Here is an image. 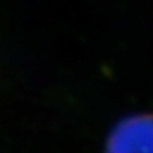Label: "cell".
<instances>
[{
  "label": "cell",
  "instance_id": "cell-1",
  "mask_svg": "<svg viewBox=\"0 0 153 153\" xmlns=\"http://www.w3.org/2000/svg\"><path fill=\"white\" fill-rule=\"evenodd\" d=\"M106 153H153V114L122 119L111 130Z\"/></svg>",
  "mask_w": 153,
  "mask_h": 153
}]
</instances>
